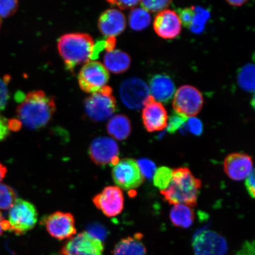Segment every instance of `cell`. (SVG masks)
<instances>
[{"mask_svg": "<svg viewBox=\"0 0 255 255\" xmlns=\"http://www.w3.org/2000/svg\"><path fill=\"white\" fill-rule=\"evenodd\" d=\"M17 200V194L11 187L0 184V209L7 210L13 206Z\"/></svg>", "mask_w": 255, "mask_h": 255, "instance_id": "28", "label": "cell"}, {"mask_svg": "<svg viewBox=\"0 0 255 255\" xmlns=\"http://www.w3.org/2000/svg\"><path fill=\"white\" fill-rule=\"evenodd\" d=\"M94 44L90 35L86 33H68L60 37L57 49L66 69L73 72L76 66L89 62Z\"/></svg>", "mask_w": 255, "mask_h": 255, "instance_id": "3", "label": "cell"}, {"mask_svg": "<svg viewBox=\"0 0 255 255\" xmlns=\"http://www.w3.org/2000/svg\"><path fill=\"white\" fill-rule=\"evenodd\" d=\"M121 101L129 109L139 110L149 97V88L142 79L133 77L125 80L120 88Z\"/></svg>", "mask_w": 255, "mask_h": 255, "instance_id": "9", "label": "cell"}, {"mask_svg": "<svg viewBox=\"0 0 255 255\" xmlns=\"http://www.w3.org/2000/svg\"><path fill=\"white\" fill-rule=\"evenodd\" d=\"M98 27L105 36H119L126 29L125 15L116 9H108L99 18Z\"/></svg>", "mask_w": 255, "mask_h": 255, "instance_id": "18", "label": "cell"}, {"mask_svg": "<svg viewBox=\"0 0 255 255\" xmlns=\"http://www.w3.org/2000/svg\"><path fill=\"white\" fill-rule=\"evenodd\" d=\"M151 96L159 103H168L173 98L175 91V85L168 76L158 74L149 80Z\"/></svg>", "mask_w": 255, "mask_h": 255, "instance_id": "19", "label": "cell"}, {"mask_svg": "<svg viewBox=\"0 0 255 255\" xmlns=\"http://www.w3.org/2000/svg\"><path fill=\"white\" fill-rule=\"evenodd\" d=\"M142 238L141 234H136L123 239L115 247L114 255H148Z\"/></svg>", "mask_w": 255, "mask_h": 255, "instance_id": "20", "label": "cell"}, {"mask_svg": "<svg viewBox=\"0 0 255 255\" xmlns=\"http://www.w3.org/2000/svg\"><path fill=\"white\" fill-rule=\"evenodd\" d=\"M1 18H0V27H1Z\"/></svg>", "mask_w": 255, "mask_h": 255, "instance_id": "47", "label": "cell"}, {"mask_svg": "<svg viewBox=\"0 0 255 255\" xmlns=\"http://www.w3.org/2000/svg\"><path fill=\"white\" fill-rule=\"evenodd\" d=\"M239 85L249 92L255 91V66L248 63L239 70L238 75Z\"/></svg>", "mask_w": 255, "mask_h": 255, "instance_id": "25", "label": "cell"}, {"mask_svg": "<svg viewBox=\"0 0 255 255\" xmlns=\"http://www.w3.org/2000/svg\"><path fill=\"white\" fill-rule=\"evenodd\" d=\"M193 247L195 255H227V242L215 232L204 231L194 239Z\"/></svg>", "mask_w": 255, "mask_h": 255, "instance_id": "13", "label": "cell"}, {"mask_svg": "<svg viewBox=\"0 0 255 255\" xmlns=\"http://www.w3.org/2000/svg\"><path fill=\"white\" fill-rule=\"evenodd\" d=\"M254 242L247 241L235 255H254Z\"/></svg>", "mask_w": 255, "mask_h": 255, "instance_id": "38", "label": "cell"}, {"mask_svg": "<svg viewBox=\"0 0 255 255\" xmlns=\"http://www.w3.org/2000/svg\"><path fill=\"white\" fill-rule=\"evenodd\" d=\"M7 173V168L0 162V182L4 179Z\"/></svg>", "mask_w": 255, "mask_h": 255, "instance_id": "45", "label": "cell"}, {"mask_svg": "<svg viewBox=\"0 0 255 255\" xmlns=\"http://www.w3.org/2000/svg\"><path fill=\"white\" fill-rule=\"evenodd\" d=\"M21 127V123L18 120H10L8 121L9 129L12 130H18Z\"/></svg>", "mask_w": 255, "mask_h": 255, "instance_id": "44", "label": "cell"}, {"mask_svg": "<svg viewBox=\"0 0 255 255\" xmlns=\"http://www.w3.org/2000/svg\"><path fill=\"white\" fill-rule=\"evenodd\" d=\"M110 73L103 64L95 60L86 63L78 75L80 88L88 94H94L106 87Z\"/></svg>", "mask_w": 255, "mask_h": 255, "instance_id": "6", "label": "cell"}, {"mask_svg": "<svg viewBox=\"0 0 255 255\" xmlns=\"http://www.w3.org/2000/svg\"><path fill=\"white\" fill-rule=\"evenodd\" d=\"M201 187L202 181L194 176L189 168L180 167L173 170L170 185L160 193L171 205L195 207Z\"/></svg>", "mask_w": 255, "mask_h": 255, "instance_id": "2", "label": "cell"}, {"mask_svg": "<svg viewBox=\"0 0 255 255\" xmlns=\"http://www.w3.org/2000/svg\"><path fill=\"white\" fill-rule=\"evenodd\" d=\"M203 105L202 94L190 85H183L178 89L173 102L175 113L187 118L197 116L202 110Z\"/></svg>", "mask_w": 255, "mask_h": 255, "instance_id": "8", "label": "cell"}, {"mask_svg": "<svg viewBox=\"0 0 255 255\" xmlns=\"http://www.w3.org/2000/svg\"><path fill=\"white\" fill-rule=\"evenodd\" d=\"M245 186H246L247 191L253 199L255 198V170L254 169L251 173L247 178L245 181Z\"/></svg>", "mask_w": 255, "mask_h": 255, "instance_id": "40", "label": "cell"}, {"mask_svg": "<svg viewBox=\"0 0 255 255\" xmlns=\"http://www.w3.org/2000/svg\"><path fill=\"white\" fill-rule=\"evenodd\" d=\"M187 121V118L186 117L181 116L177 113L172 115L167 124L168 132L170 133H175L178 129L184 126Z\"/></svg>", "mask_w": 255, "mask_h": 255, "instance_id": "31", "label": "cell"}, {"mask_svg": "<svg viewBox=\"0 0 255 255\" xmlns=\"http://www.w3.org/2000/svg\"><path fill=\"white\" fill-rule=\"evenodd\" d=\"M143 126L149 132L160 131L167 127L168 114L163 105L151 95L146 100L142 113Z\"/></svg>", "mask_w": 255, "mask_h": 255, "instance_id": "14", "label": "cell"}, {"mask_svg": "<svg viewBox=\"0 0 255 255\" xmlns=\"http://www.w3.org/2000/svg\"><path fill=\"white\" fill-rule=\"evenodd\" d=\"M97 208L100 210L108 218H113L122 212L124 198L122 190L117 186L105 187L101 193L93 199Z\"/></svg>", "mask_w": 255, "mask_h": 255, "instance_id": "15", "label": "cell"}, {"mask_svg": "<svg viewBox=\"0 0 255 255\" xmlns=\"http://www.w3.org/2000/svg\"><path fill=\"white\" fill-rule=\"evenodd\" d=\"M104 251L103 241L84 232L67 242L62 250V255H102Z\"/></svg>", "mask_w": 255, "mask_h": 255, "instance_id": "11", "label": "cell"}, {"mask_svg": "<svg viewBox=\"0 0 255 255\" xmlns=\"http://www.w3.org/2000/svg\"><path fill=\"white\" fill-rule=\"evenodd\" d=\"M89 154L92 161L98 166H114L120 161L119 146L114 139L108 137L95 138L89 147Z\"/></svg>", "mask_w": 255, "mask_h": 255, "instance_id": "10", "label": "cell"}, {"mask_svg": "<svg viewBox=\"0 0 255 255\" xmlns=\"http://www.w3.org/2000/svg\"><path fill=\"white\" fill-rule=\"evenodd\" d=\"M4 231H9L8 222L7 220L3 218L1 212H0V237Z\"/></svg>", "mask_w": 255, "mask_h": 255, "instance_id": "43", "label": "cell"}, {"mask_svg": "<svg viewBox=\"0 0 255 255\" xmlns=\"http://www.w3.org/2000/svg\"><path fill=\"white\" fill-rule=\"evenodd\" d=\"M210 17V13L207 9L200 7L194 8V16L190 27L191 31L194 33L202 32Z\"/></svg>", "mask_w": 255, "mask_h": 255, "instance_id": "26", "label": "cell"}, {"mask_svg": "<svg viewBox=\"0 0 255 255\" xmlns=\"http://www.w3.org/2000/svg\"><path fill=\"white\" fill-rule=\"evenodd\" d=\"M105 49V40H98L94 44L93 51H92L91 59L95 60L98 58L100 53Z\"/></svg>", "mask_w": 255, "mask_h": 255, "instance_id": "41", "label": "cell"}, {"mask_svg": "<svg viewBox=\"0 0 255 255\" xmlns=\"http://www.w3.org/2000/svg\"><path fill=\"white\" fill-rule=\"evenodd\" d=\"M112 174L117 187L127 191L137 189L145 180L137 162L132 158L121 159L114 165Z\"/></svg>", "mask_w": 255, "mask_h": 255, "instance_id": "7", "label": "cell"}, {"mask_svg": "<svg viewBox=\"0 0 255 255\" xmlns=\"http://www.w3.org/2000/svg\"><path fill=\"white\" fill-rule=\"evenodd\" d=\"M36 207L28 201L17 199L9 210V231L22 235L31 230L37 222Z\"/></svg>", "mask_w": 255, "mask_h": 255, "instance_id": "5", "label": "cell"}, {"mask_svg": "<svg viewBox=\"0 0 255 255\" xmlns=\"http://www.w3.org/2000/svg\"><path fill=\"white\" fill-rule=\"evenodd\" d=\"M170 221L177 228L187 229L193 225L194 212L190 206L185 205H174L170 213Z\"/></svg>", "mask_w": 255, "mask_h": 255, "instance_id": "23", "label": "cell"}, {"mask_svg": "<svg viewBox=\"0 0 255 255\" xmlns=\"http://www.w3.org/2000/svg\"><path fill=\"white\" fill-rule=\"evenodd\" d=\"M151 17L148 11L143 8L132 9L129 15V24L132 29L141 31L148 27L151 23Z\"/></svg>", "mask_w": 255, "mask_h": 255, "instance_id": "24", "label": "cell"}, {"mask_svg": "<svg viewBox=\"0 0 255 255\" xmlns=\"http://www.w3.org/2000/svg\"><path fill=\"white\" fill-rule=\"evenodd\" d=\"M153 27L158 36L164 39H173L179 36L181 23L176 12L170 9L162 11L155 16Z\"/></svg>", "mask_w": 255, "mask_h": 255, "instance_id": "17", "label": "cell"}, {"mask_svg": "<svg viewBox=\"0 0 255 255\" xmlns=\"http://www.w3.org/2000/svg\"><path fill=\"white\" fill-rule=\"evenodd\" d=\"M112 5H116L121 9L132 8L140 3L139 1H108Z\"/></svg>", "mask_w": 255, "mask_h": 255, "instance_id": "37", "label": "cell"}, {"mask_svg": "<svg viewBox=\"0 0 255 255\" xmlns=\"http://www.w3.org/2000/svg\"><path fill=\"white\" fill-rule=\"evenodd\" d=\"M41 222L48 233L59 241L71 239L76 234L74 217L71 213L56 212L43 218Z\"/></svg>", "mask_w": 255, "mask_h": 255, "instance_id": "12", "label": "cell"}, {"mask_svg": "<svg viewBox=\"0 0 255 255\" xmlns=\"http://www.w3.org/2000/svg\"><path fill=\"white\" fill-rule=\"evenodd\" d=\"M117 43V40L116 37H108V39L105 40V50L107 51V52H111L114 50V48L116 47Z\"/></svg>", "mask_w": 255, "mask_h": 255, "instance_id": "42", "label": "cell"}, {"mask_svg": "<svg viewBox=\"0 0 255 255\" xmlns=\"http://www.w3.org/2000/svg\"><path fill=\"white\" fill-rule=\"evenodd\" d=\"M55 100L43 91H31L24 96L17 108L18 120L31 129H39L47 124L56 112Z\"/></svg>", "mask_w": 255, "mask_h": 255, "instance_id": "1", "label": "cell"}, {"mask_svg": "<svg viewBox=\"0 0 255 255\" xmlns=\"http://www.w3.org/2000/svg\"><path fill=\"white\" fill-rule=\"evenodd\" d=\"M9 78H0V111L5 109L9 100L7 85Z\"/></svg>", "mask_w": 255, "mask_h": 255, "instance_id": "34", "label": "cell"}, {"mask_svg": "<svg viewBox=\"0 0 255 255\" xmlns=\"http://www.w3.org/2000/svg\"><path fill=\"white\" fill-rule=\"evenodd\" d=\"M194 8L195 7H191L179 9L178 10V17H179L181 23L183 24L184 26L186 28H190L192 23L194 16Z\"/></svg>", "mask_w": 255, "mask_h": 255, "instance_id": "33", "label": "cell"}, {"mask_svg": "<svg viewBox=\"0 0 255 255\" xmlns=\"http://www.w3.org/2000/svg\"><path fill=\"white\" fill-rule=\"evenodd\" d=\"M224 170L226 175L235 181H242L254 170L253 160L245 153L234 152L228 155L224 160Z\"/></svg>", "mask_w": 255, "mask_h": 255, "instance_id": "16", "label": "cell"}, {"mask_svg": "<svg viewBox=\"0 0 255 255\" xmlns=\"http://www.w3.org/2000/svg\"><path fill=\"white\" fill-rule=\"evenodd\" d=\"M171 1L168 0H155V1H140L142 7L146 11L158 12L168 7L171 4Z\"/></svg>", "mask_w": 255, "mask_h": 255, "instance_id": "30", "label": "cell"}, {"mask_svg": "<svg viewBox=\"0 0 255 255\" xmlns=\"http://www.w3.org/2000/svg\"><path fill=\"white\" fill-rule=\"evenodd\" d=\"M104 62L108 71L120 74L129 69L131 59L127 53L120 50H114L105 54Z\"/></svg>", "mask_w": 255, "mask_h": 255, "instance_id": "21", "label": "cell"}, {"mask_svg": "<svg viewBox=\"0 0 255 255\" xmlns=\"http://www.w3.org/2000/svg\"><path fill=\"white\" fill-rule=\"evenodd\" d=\"M173 176V170L167 167L162 166L156 170L154 175V184L161 191L167 189Z\"/></svg>", "mask_w": 255, "mask_h": 255, "instance_id": "27", "label": "cell"}, {"mask_svg": "<svg viewBox=\"0 0 255 255\" xmlns=\"http://www.w3.org/2000/svg\"><path fill=\"white\" fill-rule=\"evenodd\" d=\"M88 233L91 235L92 237L100 239L101 241H103L105 237H106V231L100 225H94L91 226L89 228Z\"/></svg>", "mask_w": 255, "mask_h": 255, "instance_id": "36", "label": "cell"}, {"mask_svg": "<svg viewBox=\"0 0 255 255\" xmlns=\"http://www.w3.org/2000/svg\"><path fill=\"white\" fill-rule=\"evenodd\" d=\"M108 133L113 138L124 141L128 138L131 133V124L128 118L124 115H117L112 118L107 126Z\"/></svg>", "mask_w": 255, "mask_h": 255, "instance_id": "22", "label": "cell"}, {"mask_svg": "<svg viewBox=\"0 0 255 255\" xmlns=\"http://www.w3.org/2000/svg\"><path fill=\"white\" fill-rule=\"evenodd\" d=\"M187 128L190 132L196 136H200L203 132V126L202 121L195 117H191L188 121Z\"/></svg>", "mask_w": 255, "mask_h": 255, "instance_id": "35", "label": "cell"}, {"mask_svg": "<svg viewBox=\"0 0 255 255\" xmlns=\"http://www.w3.org/2000/svg\"><path fill=\"white\" fill-rule=\"evenodd\" d=\"M18 2L17 1H0V18H7L14 14L17 10Z\"/></svg>", "mask_w": 255, "mask_h": 255, "instance_id": "32", "label": "cell"}, {"mask_svg": "<svg viewBox=\"0 0 255 255\" xmlns=\"http://www.w3.org/2000/svg\"><path fill=\"white\" fill-rule=\"evenodd\" d=\"M8 121L0 115V142L4 140L9 135Z\"/></svg>", "mask_w": 255, "mask_h": 255, "instance_id": "39", "label": "cell"}, {"mask_svg": "<svg viewBox=\"0 0 255 255\" xmlns=\"http://www.w3.org/2000/svg\"><path fill=\"white\" fill-rule=\"evenodd\" d=\"M137 164H138L140 171L144 178L150 180L154 177L156 170H157L154 162L147 158H141L137 161Z\"/></svg>", "mask_w": 255, "mask_h": 255, "instance_id": "29", "label": "cell"}, {"mask_svg": "<svg viewBox=\"0 0 255 255\" xmlns=\"http://www.w3.org/2000/svg\"><path fill=\"white\" fill-rule=\"evenodd\" d=\"M113 92V89L107 85L85 99V113L89 119L94 122H103L113 116L117 110V103Z\"/></svg>", "mask_w": 255, "mask_h": 255, "instance_id": "4", "label": "cell"}, {"mask_svg": "<svg viewBox=\"0 0 255 255\" xmlns=\"http://www.w3.org/2000/svg\"><path fill=\"white\" fill-rule=\"evenodd\" d=\"M247 1H244V0H237V1H233V0H231V1H227V2L229 3V4L233 6H241L246 3Z\"/></svg>", "mask_w": 255, "mask_h": 255, "instance_id": "46", "label": "cell"}]
</instances>
